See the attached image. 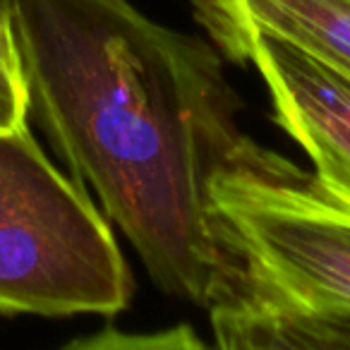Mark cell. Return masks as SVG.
<instances>
[{"mask_svg": "<svg viewBox=\"0 0 350 350\" xmlns=\"http://www.w3.org/2000/svg\"><path fill=\"white\" fill-rule=\"evenodd\" d=\"M29 116L163 293L211 307L233 278L211 183L259 149L221 58L130 0H10Z\"/></svg>", "mask_w": 350, "mask_h": 350, "instance_id": "cell-1", "label": "cell"}, {"mask_svg": "<svg viewBox=\"0 0 350 350\" xmlns=\"http://www.w3.org/2000/svg\"><path fill=\"white\" fill-rule=\"evenodd\" d=\"M132 276L111 221L22 125L0 132V314L113 317Z\"/></svg>", "mask_w": 350, "mask_h": 350, "instance_id": "cell-2", "label": "cell"}, {"mask_svg": "<svg viewBox=\"0 0 350 350\" xmlns=\"http://www.w3.org/2000/svg\"><path fill=\"white\" fill-rule=\"evenodd\" d=\"M211 209L233 262L228 288L350 321V200L259 146L211 183Z\"/></svg>", "mask_w": 350, "mask_h": 350, "instance_id": "cell-3", "label": "cell"}, {"mask_svg": "<svg viewBox=\"0 0 350 350\" xmlns=\"http://www.w3.org/2000/svg\"><path fill=\"white\" fill-rule=\"evenodd\" d=\"M228 58L254 63L276 120L314 163V175L350 200V75L295 44L254 27L211 34Z\"/></svg>", "mask_w": 350, "mask_h": 350, "instance_id": "cell-4", "label": "cell"}, {"mask_svg": "<svg viewBox=\"0 0 350 350\" xmlns=\"http://www.w3.org/2000/svg\"><path fill=\"white\" fill-rule=\"evenodd\" d=\"M206 34L254 27L350 75V0H190Z\"/></svg>", "mask_w": 350, "mask_h": 350, "instance_id": "cell-5", "label": "cell"}, {"mask_svg": "<svg viewBox=\"0 0 350 350\" xmlns=\"http://www.w3.org/2000/svg\"><path fill=\"white\" fill-rule=\"evenodd\" d=\"M29 120L25 70L12 29L10 0H0V132L20 130Z\"/></svg>", "mask_w": 350, "mask_h": 350, "instance_id": "cell-6", "label": "cell"}]
</instances>
